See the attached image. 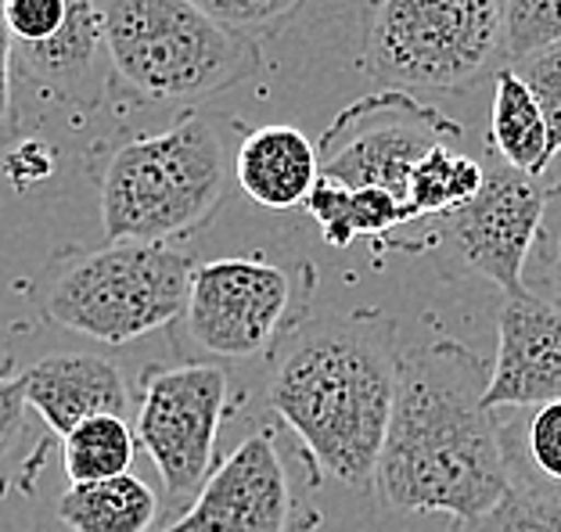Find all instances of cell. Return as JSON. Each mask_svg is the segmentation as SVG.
<instances>
[{"instance_id": "9a60e30c", "label": "cell", "mask_w": 561, "mask_h": 532, "mask_svg": "<svg viewBox=\"0 0 561 532\" xmlns=\"http://www.w3.org/2000/svg\"><path fill=\"white\" fill-rule=\"evenodd\" d=\"M317 181H321V155L299 126L274 123L238 134L234 184L256 206L271 212L299 209Z\"/></svg>"}, {"instance_id": "4dcf8cb0", "label": "cell", "mask_w": 561, "mask_h": 532, "mask_svg": "<svg viewBox=\"0 0 561 532\" xmlns=\"http://www.w3.org/2000/svg\"><path fill=\"white\" fill-rule=\"evenodd\" d=\"M313 532H321V525H317V529H313Z\"/></svg>"}, {"instance_id": "3957f363", "label": "cell", "mask_w": 561, "mask_h": 532, "mask_svg": "<svg viewBox=\"0 0 561 532\" xmlns=\"http://www.w3.org/2000/svg\"><path fill=\"white\" fill-rule=\"evenodd\" d=\"M231 119L184 112L159 134L112 144L98 162V209L108 245H176L202 234L234 181Z\"/></svg>"}, {"instance_id": "8992f818", "label": "cell", "mask_w": 561, "mask_h": 532, "mask_svg": "<svg viewBox=\"0 0 561 532\" xmlns=\"http://www.w3.org/2000/svg\"><path fill=\"white\" fill-rule=\"evenodd\" d=\"M504 50L501 0H371L360 69L389 91H457Z\"/></svg>"}, {"instance_id": "ffe728a7", "label": "cell", "mask_w": 561, "mask_h": 532, "mask_svg": "<svg viewBox=\"0 0 561 532\" xmlns=\"http://www.w3.org/2000/svg\"><path fill=\"white\" fill-rule=\"evenodd\" d=\"M486 184V170L476 159L461 155L450 144H443L436 151H428L417 162V170L407 187V209L411 220H439L450 212L465 209L471 198L482 192Z\"/></svg>"}, {"instance_id": "7402d4cb", "label": "cell", "mask_w": 561, "mask_h": 532, "mask_svg": "<svg viewBox=\"0 0 561 532\" xmlns=\"http://www.w3.org/2000/svg\"><path fill=\"white\" fill-rule=\"evenodd\" d=\"M44 464V450H30V400H25L22 374L0 371V497L19 475L22 489H33L36 467Z\"/></svg>"}, {"instance_id": "cb8c5ba5", "label": "cell", "mask_w": 561, "mask_h": 532, "mask_svg": "<svg viewBox=\"0 0 561 532\" xmlns=\"http://www.w3.org/2000/svg\"><path fill=\"white\" fill-rule=\"evenodd\" d=\"M450 532H561V504L512 486V493L493 511L457 522Z\"/></svg>"}, {"instance_id": "5bb4252c", "label": "cell", "mask_w": 561, "mask_h": 532, "mask_svg": "<svg viewBox=\"0 0 561 532\" xmlns=\"http://www.w3.org/2000/svg\"><path fill=\"white\" fill-rule=\"evenodd\" d=\"M22 389L30 410L58 439L98 414L126 417L134 403L119 363L98 352H50L22 374Z\"/></svg>"}, {"instance_id": "30bf717a", "label": "cell", "mask_w": 561, "mask_h": 532, "mask_svg": "<svg viewBox=\"0 0 561 532\" xmlns=\"http://www.w3.org/2000/svg\"><path fill=\"white\" fill-rule=\"evenodd\" d=\"M15 72L76 112L112 97V61L98 0H0Z\"/></svg>"}, {"instance_id": "f546056e", "label": "cell", "mask_w": 561, "mask_h": 532, "mask_svg": "<svg viewBox=\"0 0 561 532\" xmlns=\"http://www.w3.org/2000/svg\"><path fill=\"white\" fill-rule=\"evenodd\" d=\"M0 532H25V529H0Z\"/></svg>"}, {"instance_id": "484cf974", "label": "cell", "mask_w": 561, "mask_h": 532, "mask_svg": "<svg viewBox=\"0 0 561 532\" xmlns=\"http://www.w3.org/2000/svg\"><path fill=\"white\" fill-rule=\"evenodd\" d=\"M198 11H206L227 30H234L249 41H266V36L280 33L296 19L302 0H191Z\"/></svg>"}, {"instance_id": "44dd1931", "label": "cell", "mask_w": 561, "mask_h": 532, "mask_svg": "<svg viewBox=\"0 0 561 532\" xmlns=\"http://www.w3.org/2000/svg\"><path fill=\"white\" fill-rule=\"evenodd\" d=\"M137 453V432L126 425V417L98 414L91 421L61 439V464H66L69 486L105 483V478L126 475Z\"/></svg>"}, {"instance_id": "7a4b0ae2", "label": "cell", "mask_w": 561, "mask_h": 532, "mask_svg": "<svg viewBox=\"0 0 561 532\" xmlns=\"http://www.w3.org/2000/svg\"><path fill=\"white\" fill-rule=\"evenodd\" d=\"M400 389L397 324L378 310L302 316L274 352L266 400L321 475L375 489Z\"/></svg>"}, {"instance_id": "83f0119b", "label": "cell", "mask_w": 561, "mask_h": 532, "mask_svg": "<svg viewBox=\"0 0 561 532\" xmlns=\"http://www.w3.org/2000/svg\"><path fill=\"white\" fill-rule=\"evenodd\" d=\"M19 108H15V47H11L4 11H0V144L15 137Z\"/></svg>"}, {"instance_id": "d4e9b609", "label": "cell", "mask_w": 561, "mask_h": 532, "mask_svg": "<svg viewBox=\"0 0 561 532\" xmlns=\"http://www.w3.org/2000/svg\"><path fill=\"white\" fill-rule=\"evenodd\" d=\"M61 166V148L44 134H15L0 148V173L11 192L30 195L41 184H50Z\"/></svg>"}, {"instance_id": "ba28073f", "label": "cell", "mask_w": 561, "mask_h": 532, "mask_svg": "<svg viewBox=\"0 0 561 532\" xmlns=\"http://www.w3.org/2000/svg\"><path fill=\"white\" fill-rule=\"evenodd\" d=\"M465 137V126L407 91H381L353 101L321 134V176L346 187H378L407 206L417 162ZM411 212V209H407Z\"/></svg>"}, {"instance_id": "7c38bea8", "label": "cell", "mask_w": 561, "mask_h": 532, "mask_svg": "<svg viewBox=\"0 0 561 532\" xmlns=\"http://www.w3.org/2000/svg\"><path fill=\"white\" fill-rule=\"evenodd\" d=\"M317 514L299 522L285 458L271 428H256L213 467L209 483L165 532H313Z\"/></svg>"}, {"instance_id": "e0dca14e", "label": "cell", "mask_w": 561, "mask_h": 532, "mask_svg": "<svg viewBox=\"0 0 561 532\" xmlns=\"http://www.w3.org/2000/svg\"><path fill=\"white\" fill-rule=\"evenodd\" d=\"M306 212L321 223L324 242L335 248H350L356 238H389L400 227L414 223L407 206L378 187H346L321 176L306 198Z\"/></svg>"}, {"instance_id": "9c48e42d", "label": "cell", "mask_w": 561, "mask_h": 532, "mask_svg": "<svg viewBox=\"0 0 561 532\" xmlns=\"http://www.w3.org/2000/svg\"><path fill=\"white\" fill-rule=\"evenodd\" d=\"M231 374L220 363L148 367L137 400V442L170 500H195L209 483L216 436L231 414Z\"/></svg>"}, {"instance_id": "2e32d148", "label": "cell", "mask_w": 561, "mask_h": 532, "mask_svg": "<svg viewBox=\"0 0 561 532\" xmlns=\"http://www.w3.org/2000/svg\"><path fill=\"white\" fill-rule=\"evenodd\" d=\"M159 511V493L134 472L105 483L69 486L55 508L58 522L69 532H156Z\"/></svg>"}, {"instance_id": "4fadbf2b", "label": "cell", "mask_w": 561, "mask_h": 532, "mask_svg": "<svg viewBox=\"0 0 561 532\" xmlns=\"http://www.w3.org/2000/svg\"><path fill=\"white\" fill-rule=\"evenodd\" d=\"M554 400H561V310L526 288L507 296L496 316V360L482 407L529 410Z\"/></svg>"}, {"instance_id": "4316f807", "label": "cell", "mask_w": 561, "mask_h": 532, "mask_svg": "<svg viewBox=\"0 0 561 532\" xmlns=\"http://www.w3.org/2000/svg\"><path fill=\"white\" fill-rule=\"evenodd\" d=\"M512 69L543 112L547 134H551V155H561V44L512 61Z\"/></svg>"}, {"instance_id": "52a82bcc", "label": "cell", "mask_w": 561, "mask_h": 532, "mask_svg": "<svg viewBox=\"0 0 561 532\" xmlns=\"http://www.w3.org/2000/svg\"><path fill=\"white\" fill-rule=\"evenodd\" d=\"M310 291V263L280 266L263 256H224L198 263L181 316L184 335L206 357H274L291 327L306 316Z\"/></svg>"}, {"instance_id": "d6986e66", "label": "cell", "mask_w": 561, "mask_h": 532, "mask_svg": "<svg viewBox=\"0 0 561 532\" xmlns=\"http://www.w3.org/2000/svg\"><path fill=\"white\" fill-rule=\"evenodd\" d=\"M504 450L512 486L561 504V400L518 410L504 421Z\"/></svg>"}, {"instance_id": "ac0fdd59", "label": "cell", "mask_w": 561, "mask_h": 532, "mask_svg": "<svg viewBox=\"0 0 561 532\" xmlns=\"http://www.w3.org/2000/svg\"><path fill=\"white\" fill-rule=\"evenodd\" d=\"M493 148L501 162L526 176H543L551 166V134H547L543 112L529 86L518 80L512 66L496 69V97H493Z\"/></svg>"}, {"instance_id": "603a6c76", "label": "cell", "mask_w": 561, "mask_h": 532, "mask_svg": "<svg viewBox=\"0 0 561 532\" xmlns=\"http://www.w3.org/2000/svg\"><path fill=\"white\" fill-rule=\"evenodd\" d=\"M507 58H529L561 44V0H501Z\"/></svg>"}, {"instance_id": "f1b7e54d", "label": "cell", "mask_w": 561, "mask_h": 532, "mask_svg": "<svg viewBox=\"0 0 561 532\" xmlns=\"http://www.w3.org/2000/svg\"><path fill=\"white\" fill-rule=\"evenodd\" d=\"M558 266H561V238H558Z\"/></svg>"}, {"instance_id": "277c9868", "label": "cell", "mask_w": 561, "mask_h": 532, "mask_svg": "<svg viewBox=\"0 0 561 532\" xmlns=\"http://www.w3.org/2000/svg\"><path fill=\"white\" fill-rule=\"evenodd\" d=\"M112 61V94L140 105H191L252 80L256 41L227 30L191 0H98Z\"/></svg>"}, {"instance_id": "5b68a950", "label": "cell", "mask_w": 561, "mask_h": 532, "mask_svg": "<svg viewBox=\"0 0 561 532\" xmlns=\"http://www.w3.org/2000/svg\"><path fill=\"white\" fill-rule=\"evenodd\" d=\"M195 259L181 245L66 248L47 266L44 321L105 346H126L184 316Z\"/></svg>"}, {"instance_id": "8fae6325", "label": "cell", "mask_w": 561, "mask_h": 532, "mask_svg": "<svg viewBox=\"0 0 561 532\" xmlns=\"http://www.w3.org/2000/svg\"><path fill=\"white\" fill-rule=\"evenodd\" d=\"M547 209V187L537 176L496 162L486 170L482 192L465 209L432 220L425 242L446 248L465 270L486 277L507 296L526 291V259L537 242V231Z\"/></svg>"}, {"instance_id": "6da1fadb", "label": "cell", "mask_w": 561, "mask_h": 532, "mask_svg": "<svg viewBox=\"0 0 561 532\" xmlns=\"http://www.w3.org/2000/svg\"><path fill=\"white\" fill-rule=\"evenodd\" d=\"M486 385V363L461 342L439 338L403 352L375 478L389 511L446 514L457 525L493 511L512 493L504 417L482 407Z\"/></svg>"}]
</instances>
